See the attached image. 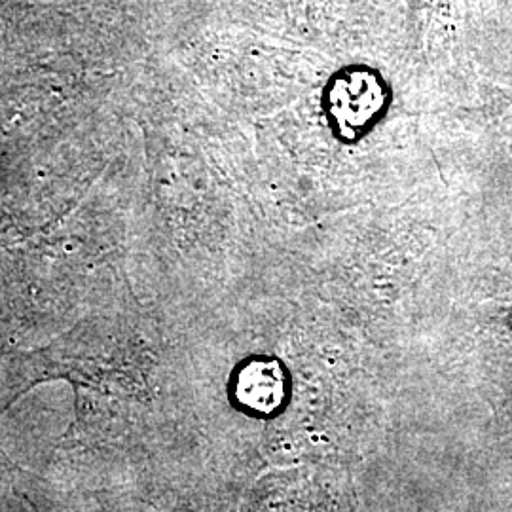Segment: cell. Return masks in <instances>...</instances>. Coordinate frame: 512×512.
I'll return each instance as SVG.
<instances>
[{"mask_svg":"<svg viewBox=\"0 0 512 512\" xmlns=\"http://www.w3.org/2000/svg\"><path fill=\"white\" fill-rule=\"evenodd\" d=\"M287 395V370L279 359L260 355L239 365L234 376V397L255 414H274Z\"/></svg>","mask_w":512,"mask_h":512,"instance_id":"2","label":"cell"},{"mask_svg":"<svg viewBox=\"0 0 512 512\" xmlns=\"http://www.w3.org/2000/svg\"><path fill=\"white\" fill-rule=\"evenodd\" d=\"M393 101V84L378 67L348 63L325 80L319 109L330 137L344 147H357L384 124Z\"/></svg>","mask_w":512,"mask_h":512,"instance_id":"1","label":"cell"}]
</instances>
